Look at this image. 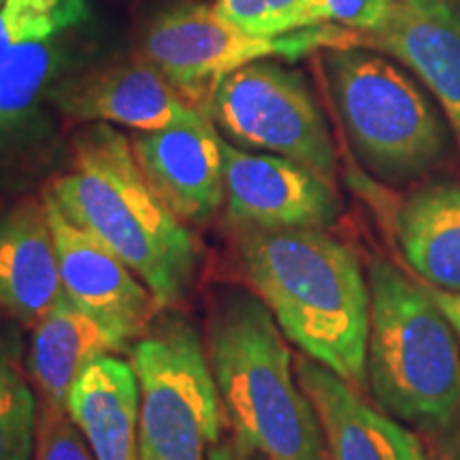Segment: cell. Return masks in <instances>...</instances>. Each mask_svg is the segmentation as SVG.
Returning a JSON list of instances; mask_svg holds the SVG:
<instances>
[{"label": "cell", "instance_id": "cell-15", "mask_svg": "<svg viewBox=\"0 0 460 460\" xmlns=\"http://www.w3.org/2000/svg\"><path fill=\"white\" fill-rule=\"evenodd\" d=\"M60 296V269L45 200H17L0 214V309L32 329Z\"/></svg>", "mask_w": 460, "mask_h": 460}, {"label": "cell", "instance_id": "cell-5", "mask_svg": "<svg viewBox=\"0 0 460 460\" xmlns=\"http://www.w3.org/2000/svg\"><path fill=\"white\" fill-rule=\"evenodd\" d=\"M326 85L349 146L367 171L410 183L447 152V126L422 88L388 58L360 45L326 48Z\"/></svg>", "mask_w": 460, "mask_h": 460}, {"label": "cell", "instance_id": "cell-1", "mask_svg": "<svg viewBox=\"0 0 460 460\" xmlns=\"http://www.w3.org/2000/svg\"><path fill=\"white\" fill-rule=\"evenodd\" d=\"M252 290L301 352L367 386L369 279L349 245L324 228L233 230Z\"/></svg>", "mask_w": 460, "mask_h": 460}, {"label": "cell", "instance_id": "cell-2", "mask_svg": "<svg viewBox=\"0 0 460 460\" xmlns=\"http://www.w3.org/2000/svg\"><path fill=\"white\" fill-rule=\"evenodd\" d=\"M48 192L68 220L128 264L160 312L183 303L197 278V239L149 183L128 137L111 124L77 132L71 164Z\"/></svg>", "mask_w": 460, "mask_h": 460}, {"label": "cell", "instance_id": "cell-10", "mask_svg": "<svg viewBox=\"0 0 460 460\" xmlns=\"http://www.w3.org/2000/svg\"><path fill=\"white\" fill-rule=\"evenodd\" d=\"M41 197L54 233L62 292L135 341L160 314L156 298L122 258L68 220L48 190Z\"/></svg>", "mask_w": 460, "mask_h": 460}, {"label": "cell", "instance_id": "cell-4", "mask_svg": "<svg viewBox=\"0 0 460 460\" xmlns=\"http://www.w3.org/2000/svg\"><path fill=\"white\" fill-rule=\"evenodd\" d=\"M367 386L384 411L418 429L460 416V343L427 288L386 261L369 269Z\"/></svg>", "mask_w": 460, "mask_h": 460}, {"label": "cell", "instance_id": "cell-8", "mask_svg": "<svg viewBox=\"0 0 460 460\" xmlns=\"http://www.w3.org/2000/svg\"><path fill=\"white\" fill-rule=\"evenodd\" d=\"M205 115L233 146L290 158L335 183V143L301 71L273 60L241 66L217 85Z\"/></svg>", "mask_w": 460, "mask_h": 460}, {"label": "cell", "instance_id": "cell-3", "mask_svg": "<svg viewBox=\"0 0 460 460\" xmlns=\"http://www.w3.org/2000/svg\"><path fill=\"white\" fill-rule=\"evenodd\" d=\"M205 348L241 444L264 460H329L320 416L298 382L284 332L256 292H217Z\"/></svg>", "mask_w": 460, "mask_h": 460}, {"label": "cell", "instance_id": "cell-17", "mask_svg": "<svg viewBox=\"0 0 460 460\" xmlns=\"http://www.w3.org/2000/svg\"><path fill=\"white\" fill-rule=\"evenodd\" d=\"M65 410L96 460H141L139 382L130 362L102 356L66 396Z\"/></svg>", "mask_w": 460, "mask_h": 460}, {"label": "cell", "instance_id": "cell-23", "mask_svg": "<svg viewBox=\"0 0 460 460\" xmlns=\"http://www.w3.org/2000/svg\"><path fill=\"white\" fill-rule=\"evenodd\" d=\"M396 0H314V24H332L356 34L376 32Z\"/></svg>", "mask_w": 460, "mask_h": 460}, {"label": "cell", "instance_id": "cell-16", "mask_svg": "<svg viewBox=\"0 0 460 460\" xmlns=\"http://www.w3.org/2000/svg\"><path fill=\"white\" fill-rule=\"evenodd\" d=\"M128 343L132 341L124 332L88 314L62 292L54 307L32 326L26 373L43 401L65 407L79 376L102 356L122 352Z\"/></svg>", "mask_w": 460, "mask_h": 460}, {"label": "cell", "instance_id": "cell-11", "mask_svg": "<svg viewBox=\"0 0 460 460\" xmlns=\"http://www.w3.org/2000/svg\"><path fill=\"white\" fill-rule=\"evenodd\" d=\"M149 183L186 224L224 209V137L205 113L130 139Z\"/></svg>", "mask_w": 460, "mask_h": 460}, {"label": "cell", "instance_id": "cell-22", "mask_svg": "<svg viewBox=\"0 0 460 460\" xmlns=\"http://www.w3.org/2000/svg\"><path fill=\"white\" fill-rule=\"evenodd\" d=\"M32 460H96L82 430L65 407L43 401L39 405L37 441Z\"/></svg>", "mask_w": 460, "mask_h": 460}, {"label": "cell", "instance_id": "cell-25", "mask_svg": "<svg viewBox=\"0 0 460 460\" xmlns=\"http://www.w3.org/2000/svg\"><path fill=\"white\" fill-rule=\"evenodd\" d=\"M207 460H264L261 454L250 450V447L241 444L237 437H230V439H222L220 444L211 447L209 458Z\"/></svg>", "mask_w": 460, "mask_h": 460}, {"label": "cell", "instance_id": "cell-27", "mask_svg": "<svg viewBox=\"0 0 460 460\" xmlns=\"http://www.w3.org/2000/svg\"><path fill=\"white\" fill-rule=\"evenodd\" d=\"M0 3H3V0H0Z\"/></svg>", "mask_w": 460, "mask_h": 460}, {"label": "cell", "instance_id": "cell-14", "mask_svg": "<svg viewBox=\"0 0 460 460\" xmlns=\"http://www.w3.org/2000/svg\"><path fill=\"white\" fill-rule=\"evenodd\" d=\"M295 369L320 416L329 460H429L405 422L369 405L352 384L307 356Z\"/></svg>", "mask_w": 460, "mask_h": 460}, {"label": "cell", "instance_id": "cell-20", "mask_svg": "<svg viewBox=\"0 0 460 460\" xmlns=\"http://www.w3.org/2000/svg\"><path fill=\"white\" fill-rule=\"evenodd\" d=\"M39 405L11 345L0 341V460H32Z\"/></svg>", "mask_w": 460, "mask_h": 460}, {"label": "cell", "instance_id": "cell-19", "mask_svg": "<svg viewBox=\"0 0 460 460\" xmlns=\"http://www.w3.org/2000/svg\"><path fill=\"white\" fill-rule=\"evenodd\" d=\"M85 0H3L0 3V66L20 48L60 37L77 26Z\"/></svg>", "mask_w": 460, "mask_h": 460}, {"label": "cell", "instance_id": "cell-24", "mask_svg": "<svg viewBox=\"0 0 460 460\" xmlns=\"http://www.w3.org/2000/svg\"><path fill=\"white\" fill-rule=\"evenodd\" d=\"M427 292L433 298L437 307L441 309V314L446 315V320L450 322V326L456 332L458 337V343H460V292H447V290H439V288H433V286H427Z\"/></svg>", "mask_w": 460, "mask_h": 460}, {"label": "cell", "instance_id": "cell-12", "mask_svg": "<svg viewBox=\"0 0 460 460\" xmlns=\"http://www.w3.org/2000/svg\"><path fill=\"white\" fill-rule=\"evenodd\" d=\"M427 85L460 146V0H396L388 20L358 34Z\"/></svg>", "mask_w": 460, "mask_h": 460}, {"label": "cell", "instance_id": "cell-9", "mask_svg": "<svg viewBox=\"0 0 460 460\" xmlns=\"http://www.w3.org/2000/svg\"><path fill=\"white\" fill-rule=\"evenodd\" d=\"M224 214L230 230H326L341 216V200L335 183L307 166L224 139Z\"/></svg>", "mask_w": 460, "mask_h": 460}, {"label": "cell", "instance_id": "cell-18", "mask_svg": "<svg viewBox=\"0 0 460 460\" xmlns=\"http://www.w3.org/2000/svg\"><path fill=\"white\" fill-rule=\"evenodd\" d=\"M396 241L427 286L460 292V183H435L402 203Z\"/></svg>", "mask_w": 460, "mask_h": 460}, {"label": "cell", "instance_id": "cell-21", "mask_svg": "<svg viewBox=\"0 0 460 460\" xmlns=\"http://www.w3.org/2000/svg\"><path fill=\"white\" fill-rule=\"evenodd\" d=\"M211 4L224 20L256 37H281L315 26L314 0H214Z\"/></svg>", "mask_w": 460, "mask_h": 460}, {"label": "cell", "instance_id": "cell-7", "mask_svg": "<svg viewBox=\"0 0 460 460\" xmlns=\"http://www.w3.org/2000/svg\"><path fill=\"white\" fill-rule=\"evenodd\" d=\"M341 45H358V34L322 24L281 37H256L224 20L214 4H183L147 28L143 58L190 105L205 113L217 85L241 66L271 58L295 60L309 51Z\"/></svg>", "mask_w": 460, "mask_h": 460}, {"label": "cell", "instance_id": "cell-26", "mask_svg": "<svg viewBox=\"0 0 460 460\" xmlns=\"http://www.w3.org/2000/svg\"><path fill=\"white\" fill-rule=\"evenodd\" d=\"M20 149V146L13 141H7L0 137V186H4V183L11 181V177H13V166H11V163H13V154Z\"/></svg>", "mask_w": 460, "mask_h": 460}, {"label": "cell", "instance_id": "cell-13", "mask_svg": "<svg viewBox=\"0 0 460 460\" xmlns=\"http://www.w3.org/2000/svg\"><path fill=\"white\" fill-rule=\"evenodd\" d=\"M51 99L68 118L152 132L181 122L194 109L152 62H122L66 82Z\"/></svg>", "mask_w": 460, "mask_h": 460}, {"label": "cell", "instance_id": "cell-6", "mask_svg": "<svg viewBox=\"0 0 460 460\" xmlns=\"http://www.w3.org/2000/svg\"><path fill=\"white\" fill-rule=\"evenodd\" d=\"M139 382L141 460H207L224 439L226 411L205 339L188 318L166 314L132 341Z\"/></svg>", "mask_w": 460, "mask_h": 460}]
</instances>
